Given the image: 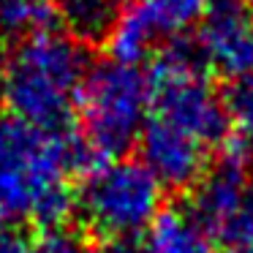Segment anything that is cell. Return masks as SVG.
Wrapping results in <instances>:
<instances>
[{"label": "cell", "instance_id": "obj_13", "mask_svg": "<svg viewBox=\"0 0 253 253\" xmlns=\"http://www.w3.org/2000/svg\"><path fill=\"white\" fill-rule=\"evenodd\" d=\"M57 11L52 0H0V33L28 39L52 30Z\"/></svg>", "mask_w": 253, "mask_h": 253}, {"label": "cell", "instance_id": "obj_2", "mask_svg": "<svg viewBox=\"0 0 253 253\" xmlns=\"http://www.w3.org/2000/svg\"><path fill=\"white\" fill-rule=\"evenodd\" d=\"M87 55L68 33H36L6 57L0 98L8 115L44 131H68L87 77Z\"/></svg>", "mask_w": 253, "mask_h": 253}, {"label": "cell", "instance_id": "obj_5", "mask_svg": "<svg viewBox=\"0 0 253 253\" xmlns=\"http://www.w3.org/2000/svg\"><path fill=\"white\" fill-rule=\"evenodd\" d=\"M82 144L101 161L120 158L139 142L150 117V82L139 66L104 60L84 77L79 95Z\"/></svg>", "mask_w": 253, "mask_h": 253}, {"label": "cell", "instance_id": "obj_3", "mask_svg": "<svg viewBox=\"0 0 253 253\" xmlns=\"http://www.w3.org/2000/svg\"><path fill=\"white\" fill-rule=\"evenodd\" d=\"M161 202L164 185L133 158L95 161L74 196L82 223L112 245L142 237L161 215Z\"/></svg>", "mask_w": 253, "mask_h": 253}, {"label": "cell", "instance_id": "obj_1", "mask_svg": "<svg viewBox=\"0 0 253 253\" xmlns=\"http://www.w3.org/2000/svg\"><path fill=\"white\" fill-rule=\"evenodd\" d=\"M90 158L71 131H44L0 115V229H57L74 210L68 171Z\"/></svg>", "mask_w": 253, "mask_h": 253}, {"label": "cell", "instance_id": "obj_9", "mask_svg": "<svg viewBox=\"0 0 253 253\" xmlns=\"http://www.w3.org/2000/svg\"><path fill=\"white\" fill-rule=\"evenodd\" d=\"M109 253H215L210 234L182 210H166L136 245H112Z\"/></svg>", "mask_w": 253, "mask_h": 253}, {"label": "cell", "instance_id": "obj_7", "mask_svg": "<svg viewBox=\"0 0 253 253\" xmlns=\"http://www.w3.org/2000/svg\"><path fill=\"white\" fill-rule=\"evenodd\" d=\"M248 191L251 182L245 177V161L237 153V147H231L229 155L204 171L202 180L193 185L191 218L207 231L212 242L220 240Z\"/></svg>", "mask_w": 253, "mask_h": 253}, {"label": "cell", "instance_id": "obj_16", "mask_svg": "<svg viewBox=\"0 0 253 253\" xmlns=\"http://www.w3.org/2000/svg\"><path fill=\"white\" fill-rule=\"evenodd\" d=\"M33 253H87L84 242L77 231L57 226V229L41 231V237L33 242Z\"/></svg>", "mask_w": 253, "mask_h": 253}, {"label": "cell", "instance_id": "obj_17", "mask_svg": "<svg viewBox=\"0 0 253 253\" xmlns=\"http://www.w3.org/2000/svg\"><path fill=\"white\" fill-rule=\"evenodd\" d=\"M0 253H33V242L19 229H0Z\"/></svg>", "mask_w": 253, "mask_h": 253}, {"label": "cell", "instance_id": "obj_19", "mask_svg": "<svg viewBox=\"0 0 253 253\" xmlns=\"http://www.w3.org/2000/svg\"><path fill=\"white\" fill-rule=\"evenodd\" d=\"M231 253H253V245H251V248H234Z\"/></svg>", "mask_w": 253, "mask_h": 253}, {"label": "cell", "instance_id": "obj_22", "mask_svg": "<svg viewBox=\"0 0 253 253\" xmlns=\"http://www.w3.org/2000/svg\"><path fill=\"white\" fill-rule=\"evenodd\" d=\"M106 253H109V251H106Z\"/></svg>", "mask_w": 253, "mask_h": 253}, {"label": "cell", "instance_id": "obj_15", "mask_svg": "<svg viewBox=\"0 0 253 253\" xmlns=\"http://www.w3.org/2000/svg\"><path fill=\"white\" fill-rule=\"evenodd\" d=\"M218 242L231 245V251H234V248H251L253 245V185H251V191L245 193L237 215L229 220V226H226V231L220 234Z\"/></svg>", "mask_w": 253, "mask_h": 253}, {"label": "cell", "instance_id": "obj_20", "mask_svg": "<svg viewBox=\"0 0 253 253\" xmlns=\"http://www.w3.org/2000/svg\"><path fill=\"white\" fill-rule=\"evenodd\" d=\"M248 11H251V22H253V0H251V6H248Z\"/></svg>", "mask_w": 253, "mask_h": 253}, {"label": "cell", "instance_id": "obj_21", "mask_svg": "<svg viewBox=\"0 0 253 253\" xmlns=\"http://www.w3.org/2000/svg\"><path fill=\"white\" fill-rule=\"evenodd\" d=\"M251 164H253V155H251Z\"/></svg>", "mask_w": 253, "mask_h": 253}, {"label": "cell", "instance_id": "obj_10", "mask_svg": "<svg viewBox=\"0 0 253 253\" xmlns=\"http://www.w3.org/2000/svg\"><path fill=\"white\" fill-rule=\"evenodd\" d=\"M57 17L77 41H104L126 0H52Z\"/></svg>", "mask_w": 253, "mask_h": 253}, {"label": "cell", "instance_id": "obj_6", "mask_svg": "<svg viewBox=\"0 0 253 253\" xmlns=\"http://www.w3.org/2000/svg\"><path fill=\"white\" fill-rule=\"evenodd\" d=\"M193 52L207 71L226 79L253 74V22L242 0H210L196 22Z\"/></svg>", "mask_w": 253, "mask_h": 253}, {"label": "cell", "instance_id": "obj_4", "mask_svg": "<svg viewBox=\"0 0 253 253\" xmlns=\"http://www.w3.org/2000/svg\"><path fill=\"white\" fill-rule=\"evenodd\" d=\"M147 82L150 120L193 139L207 150L226 142L229 120L223 104L193 46L174 41L158 52Z\"/></svg>", "mask_w": 253, "mask_h": 253}, {"label": "cell", "instance_id": "obj_11", "mask_svg": "<svg viewBox=\"0 0 253 253\" xmlns=\"http://www.w3.org/2000/svg\"><path fill=\"white\" fill-rule=\"evenodd\" d=\"M155 39H158V33L147 25V19L126 3V8L120 11L117 22L112 25L109 36H106L104 41H106V46H109L112 60L128 63V66H139V63L153 52Z\"/></svg>", "mask_w": 253, "mask_h": 253}, {"label": "cell", "instance_id": "obj_12", "mask_svg": "<svg viewBox=\"0 0 253 253\" xmlns=\"http://www.w3.org/2000/svg\"><path fill=\"white\" fill-rule=\"evenodd\" d=\"M128 6L142 14L158 36H174L202 19L210 0H131Z\"/></svg>", "mask_w": 253, "mask_h": 253}, {"label": "cell", "instance_id": "obj_18", "mask_svg": "<svg viewBox=\"0 0 253 253\" xmlns=\"http://www.w3.org/2000/svg\"><path fill=\"white\" fill-rule=\"evenodd\" d=\"M3 71H6V52H3V39H0V84H3Z\"/></svg>", "mask_w": 253, "mask_h": 253}, {"label": "cell", "instance_id": "obj_8", "mask_svg": "<svg viewBox=\"0 0 253 253\" xmlns=\"http://www.w3.org/2000/svg\"><path fill=\"white\" fill-rule=\"evenodd\" d=\"M139 147H142V164L164 188H193L207 171V147L150 117L139 136Z\"/></svg>", "mask_w": 253, "mask_h": 253}, {"label": "cell", "instance_id": "obj_14", "mask_svg": "<svg viewBox=\"0 0 253 253\" xmlns=\"http://www.w3.org/2000/svg\"><path fill=\"white\" fill-rule=\"evenodd\" d=\"M220 104L229 128H234L240 139H253V74L231 79L220 95Z\"/></svg>", "mask_w": 253, "mask_h": 253}]
</instances>
